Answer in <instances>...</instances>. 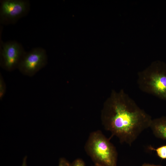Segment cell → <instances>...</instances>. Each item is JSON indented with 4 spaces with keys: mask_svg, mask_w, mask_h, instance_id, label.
Segmentation results:
<instances>
[{
    "mask_svg": "<svg viewBox=\"0 0 166 166\" xmlns=\"http://www.w3.org/2000/svg\"><path fill=\"white\" fill-rule=\"evenodd\" d=\"M149 128L157 138L166 140V116L153 119Z\"/></svg>",
    "mask_w": 166,
    "mask_h": 166,
    "instance_id": "7",
    "label": "cell"
},
{
    "mask_svg": "<svg viewBox=\"0 0 166 166\" xmlns=\"http://www.w3.org/2000/svg\"><path fill=\"white\" fill-rule=\"evenodd\" d=\"M6 90V86L3 77L0 75V99L1 100L3 97Z\"/></svg>",
    "mask_w": 166,
    "mask_h": 166,
    "instance_id": "9",
    "label": "cell"
},
{
    "mask_svg": "<svg viewBox=\"0 0 166 166\" xmlns=\"http://www.w3.org/2000/svg\"><path fill=\"white\" fill-rule=\"evenodd\" d=\"M47 62L45 50L40 47H35L26 52L18 69L23 74L32 76L44 67Z\"/></svg>",
    "mask_w": 166,
    "mask_h": 166,
    "instance_id": "5",
    "label": "cell"
},
{
    "mask_svg": "<svg viewBox=\"0 0 166 166\" xmlns=\"http://www.w3.org/2000/svg\"><path fill=\"white\" fill-rule=\"evenodd\" d=\"M26 52L22 45L16 41L2 43L1 50V66L9 71L18 68Z\"/></svg>",
    "mask_w": 166,
    "mask_h": 166,
    "instance_id": "6",
    "label": "cell"
},
{
    "mask_svg": "<svg viewBox=\"0 0 166 166\" xmlns=\"http://www.w3.org/2000/svg\"><path fill=\"white\" fill-rule=\"evenodd\" d=\"M137 83L143 92L166 101V63L152 62L138 73Z\"/></svg>",
    "mask_w": 166,
    "mask_h": 166,
    "instance_id": "3",
    "label": "cell"
},
{
    "mask_svg": "<svg viewBox=\"0 0 166 166\" xmlns=\"http://www.w3.org/2000/svg\"><path fill=\"white\" fill-rule=\"evenodd\" d=\"M151 149L155 150L157 156L161 159H166V145L160 146L156 149L151 148Z\"/></svg>",
    "mask_w": 166,
    "mask_h": 166,
    "instance_id": "8",
    "label": "cell"
},
{
    "mask_svg": "<svg viewBox=\"0 0 166 166\" xmlns=\"http://www.w3.org/2000/svg\"><path fill=\"white\" fill-rule=\"evenodd\" d=\"M26 157H25L24 158L22 164L21 166H27L26 163Z\"/></svg>",
    "mask_w": 166,
    "mask_h": 166,
    "instance_id": "13",
    "label": "cell"
},
{
    "mask_svg": "<svg viewBox=\"0 0 166 166\" xmlns=\"http://www.w3.org/2000/svg\"><path fill=\"white\" fill-rule=\"evenodd\" d=\"M84 148L95 165L117 166L118 158L117 149L101 131L97 130L90 133Z\"/></svg>",
    "mask_w": 166,
    "mask_h": 166,
    "instance_id": "2",
    "label": "cell"
},
{
    "mask_svg": "<svg viewBox=\"0 0 166 166\" xmlns=\"http://www.w3.org/2000/svg\"><path fill=\"white\" fill-rule=\"evenodd\" d=\"M30 9L27 0L0 1V22L4 25L14 24L20 18L26 16Z\"/></svg>",
    "mask_w": 166,
    "mask_h": 166,
    "instance_id": "4",
    "label": "cell"
},
{
    "mask_svg": "<svg viewBox=\"0 0 166 166\" xmlns=\"http://www.w3.org/2000/svg\"><path fill=\"white\" fill-rule=\"evenodd\" d=\"M71 166H85L84 161L81 158L75 159L71 164Z\"/></svg>",
    "mask_w": 166,
    "mask_h": 166,
    "instance_id": "10",
    "label": "cell"
},
{
    "mask_svg": "<svg viewBox=\"0 0 166 166\" xmlns=\"http://www.w3.org/2000/svg\"><path fill=\"white\" fill-rule=\"evenodd\" d=\"M93 166H98V165H96L94 164Z\"/></svg>",
    "mask_w": 166,
    "mask_h": 166,
    "instance_id": "14",
    "label": "cell"
},
{
    "mask_svg": "<svg viewBox=\"0 0 166 166\" xmlns=\"http://www.w3.org/2000/svg\"><path fill=\"white\" fill-rule=\"evenodd\" d=\"M58 166H71V164L65 158H61L59 160Z\"/></svg>",
    "mask_w": 166,
    "mask_h": 166,
    "instance_id": "11",
    "label": "cell"
},
{
    "mask_svg": "<svg viewBox=\"0 0 166 166\" xmlns=\"http://www.w3.org/2000/svg\"><path fill=\"white\" fill-rule=\"evenodd\" d=\"M152 120L123 89L118 92H112L101 114L105 128L121 143L129 145L150 127Z\"/></svg>",
    "mask_w": 166,
    "mask_h": 166,
    "instance_id": "1",
    "label": "cell"
},
{
    "mask_svg": "<svg viewBox=\"0 0 166 166\" xmlns=\"http://www.w3.org/2000/svg\"><path fill=\"white\" fill-rule=\"evenodd\" d=\"M142 166H161L159 165H155L153 164H151L148 163H145Z\"/></svg>",
    "mask_w": 166,
    "mask_h": 166,
    "instance_id": "12",
    "label": "cell"
}]
</instances>
